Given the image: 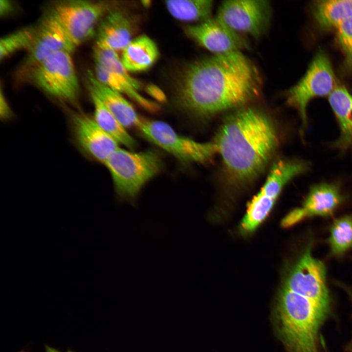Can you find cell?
<instances>
[{"instance_id":"30bf717a","label":"cell","mask_w":352,"mask_h":352,"mask_svg":"<svg viewBox=\"0 0 352 352\" xmlns=\"http://www.w3.org/2000/svg\"><path fill=\"white\" fill-rule=\"evenodd\" d=\"M271 9L267 0H225L220 4L216 17L237 33L258 39L269 27Z\"/></svg>"},{"instance_id":"ac0fdd59","label":"cell","mask_w":352,"mask_h":352,"mask_svg":"<svg viewBox=\"0 0 352 352\" xmlns=\"http://www.w3.org/2000/svg\"><path fill=\"white\" fill-rule=\"evenodd\" d=\"M336 116L340 135L333 146L342 151L352 148V95L343 87H336L329 97Z\"/></svg>"},{"instance_id":"4fadbf2b","label":"cell","mask_w":352,"mask_h":352,"mask_svg":"<svg viewBox=\"0 0 352 352\" xmlns=\"http://www.w3.org/2000/svg\"><path fill=\"white\" fill-rule=\"evenodd\" d=\"M75 140L87 156L104 164L119 148V143L103 130L93 118L84 113H75L71 116Z\"/></svg>"},{"instance_id":"277c9868","label":"cell","mask_w":352,"mask_h":352,"mask_svg":"<svg viewBox=\"0 0 352 352\" xmlns=\"http://www.w3.org/2000/svg\"><path fill=\"white\" fill-rule=\"evenodd\" d=\"M118 197L132 201L144 185L160 171L161 160L155 152H134L118 148L104 163Z\"/></svg>"},{"instance_id":"2e32d148","label":"cell","mask_w":352,"mask_h":352,"mask_svg":"<svg viewBox=\"0 0 352 352\" xmlns=\"http://www.w3.org/2000/svg\"><path fill=\"white\" fill-rule=\"evenodd\" d=\"M89 91L95 94L103 103L125 127H137L141 118L132 106L121 95L99 82L88 70L87 76Z\"/></svg>"},{"instance_id":"8fae6325","label":"cell","mask_w":352,"mask_h":352,"mask_svg":"<svg viewBox=\"0 0 352 352\" xmlns=\"http://www.w3.org/2000/svg\"><path fill=\"white\" fill-rule=\"evenodd\" d=\"M185 31L190 38L214 54L241 52L250 47L242 34L217 17L188 25Z\"/></svg>"},{"instance_id":"7402d4cb","label":"cell","mask_w":352,"mask_h":352,"mask_svg":"<svg viewBox=\"0 0 352 352\" xmlns=\"http://www.w3.org/2000/svg\"><path fill=\"white\" fill-rule=\"evenodd\" d=\"M169 13L176 19L197 23L212 17V0H169L165 2Z\"/></svg>"},{"instance_id":"4dcf8cb0","label":"cell","mask_w":352,"mask_h":352,"mask_svg":"<svg viewBox=\"0 0 352 352\" xmlns=\"http://www.w3.org/2000/svg\"><path fill=\"white\" fill-rule=\"evenodd\" d=\"M0 110L1 112L3 110L4 116L9 113V110L7 106L6 101L5 100L4 95L2 93V89L0 90Z\"/></svg>"},{"instance_id":"44dd1931","label":"cell","mask_w":352,"mask_h":352,"mask_svg":"<svg viewBox=\"0 0 352 352\" xmlns=\"http://www.w3.org/2000/svg\"><path fill=\"white\" fill-rule=\"evenodd\" d=\"M313 14L322 28H337L352 18V0H319L314 4Z\"/></svg>"},{"instance_id":"3957f363","label":"cell","mask_w":352,"mask_h":352,"mask_svg":"<svg viewBox=\"0 0 352 352\" xmlns=\"http://www.w3.org/2000/svg\"><path fill=\"white\" fill-rule=\"evenodd\" d=\"M273 314L288 352H320V331L329 315L316 303L285 288L278 294Z\"/></svg>"},{"instance_id":"1f68e13d","label":"cell","mask_w":352,"mask_h":352,"mask_svg":"<svg viewBox=\"0 0 352 352\" xmlns=\"http://www.w3.org/2000/svg\"><path fill=\"white\" fill-rule=\"evenodd\" d=\"M46 352H59L56 349L51 348L48 346H46Z\"/></svg>"},{"instance_id":"f1b7e54d","label":"cell","mask_w":352,"mask_h":352,"mask_svg":"<svg viewBox=\"0 0 352 352\" xmlns=\"http://www.w3.org/2000/svg\"><path fill=\"white\" fill-rule=\"evenodd\" d=\"M14 9V4L10 0H0V15L1 16H7L11 13Z\"/></svg>"},{"instance_id":"7a4b0ae2","label":"cell","mask_w":352,"mask_h":352,"mask_svg":"<svg viewBox=\"0 0 352 352\" xmlns=\"http://www.w3.org/2000/svg\"><path fill=\"white\" fill-rule=\"evenodd\" d=\"M211 141L230 178L243 183L262 172L279 139L275 125L265 113L243 107L225 118Z\"/></svg>"},{"instance_id":"9a60e30c","label":"cell","mask_w":352,"mask_h":352,"mask_svg":"<svg viewBox=\"0 0 352 352\" xmlns=\"http://www.w3.org/2000/svg\"><path fill=\"white\" fill-rule=\"evenodd\" d=\"M133 29V22L125 12L112 9L98 26L95 46L122 51L132 40Z\"/></svg>"},{"instance_id":"5b68a950","label":"cell","mask_w":352,"mask_h":352,"mask_svg":"<svg viewBox=\"0 0 352 352\" xmlns=\"http://www.w3.org/2000/svg\"><path fill=\"white\" fill-rule=\"evenodd\" d=\"M145 139L184 164L204 163L217 154L212 142H199L177 133L167 123L141 118L136 127Z\"/></svg>"},{"instance_id":"4316f807","label":"cell","mask_w":352,"mask_h":352,"mask_svg":"<svg viewBox=\"0 0 352 352\" xmlns=\"http://www.w3.org/2000/svg\"><path fill=\"white\" fill-rule=\"evenodd\" d=\"M337 38L345 54L346 64L352 67V18L337 28Z\"/></svg>"},{"instance_id":"d4e9b609","label":"cell","mask_w":352,"mask_h":352,"mask_svg":"<svg viewBox=\"0 0 352 352\" xmlns=\"http://www.w3.org/2000/svg\"><path fill=\"white\" fill-rule=\"evenodd\" d=\"M93 58L95 64H98L111 72L124 77L137 90H139L141 88V83L129 74V71L124 66L117 52L95 46Z\"/></svg>"},{"instance_id":"5bb4252c","label":"cell","mask_w":352,"mask_h":352,"mask_svg":"<svg viewBox=\"0 0 352 352\" xmlns=\"http://www.w3.org/2000/svg\"><path fill=\"white\" fill-rule=\"evenodd\" d=\"M345 200L336 184L321 183L313 185L301 207L291 211L283 220L285 227L291 226L304 219L314 217H329Z\"/></svg>"},{"instance_id":"9c48e42d","label":"cell","mask_w":352,"mask_h":352,"mask_svg":"<svg viewBox=\"0 0 352 352\" xmlns=\"http://www.w3.org/2000/svg\"><path fill=\"white\" fill-rule=\"evenodd\" d=\"M335 86V77L330 62L323 52L314 58L304 76L287 91V102L298 111L302 120L301 133L307 126V107L316 96L330 95Z\"/></svg>"},{"instance_id":"f546056e","label":"cell","mask_w":352,"mask_h":352,"mask_svg":"<svg viewBox=\"0 0 352 352\" xmlns=\"http://www.w3.org/2000/svg\"><path fill=\"white\" fill-rule=\"evenodd\" d=\"M336 284H337L338 286L345 290L352 303V287L348 286L341 283L336 282ZM346 352H352V338L346 347Z\"/></svg>"},{"instance_id":"484cf974","label":"cell","mask_w":352,"mask_h":352,"mask_svg":"<svg viewBox=\"0 0 352 352\" xmlns=\"http://www.w3.org/2000/svg\"><path fill=\"white\" fill-rule=\"evenodd\" d=\"M36 30V25L24 27L5 36L0 41V58L2 60L22 49H28Z\"/></svg>"},{"instance_id":"83f0119b","label":"cell","mask_w":352,"mask_h":352,"mask_svg":"<svg viewBox=\"0 0 352 352\" xmlns=\"http://www.w3.org/2000/svg\"><path fill=\"white\" fill-rule=\"evenodd\" d=\"M146 90L147 93L157 101L164 102L166 100L164 93L157 86L150 84L147 86Z\"/></svg>"},{"instance_id":"ffe728a7","label":"cell","mask_w":352,"mask_h":352,"mask_svg":"<svg viewBox=\"0 0 352 352\" xmlns=\"http://www.w3.org/2000/svg\"><path fill=\"white\" fill-rule=\"evenodd\" d=\"M94 76L101 83L121 94H125L145 110L153 112L159 110L160 108L157 104L141 95L132 85L124 77L95 64Z\"/></svg>"},{"instance_id":"6da1fadb","label":"cell","mask_w":352,"mask_h":352,"mask_svg":"<svg viewBox=\"0 0 352 352\" xmlns=\"http://www.w3.org/2000/svg\"><path fill=\"white\" fill-rule=\"evenodd\" d=\"M262 86L257 66L242 52L214 54L189 64L177 86V101L189 114L204 118L243 107Z\"/></svg>"},{"instance_id":"cb8c5ba5","label":"cell","mask_w":352,"mask_h":352,"mask_svg":"<svg viewBox=\"0 0 352 352\" xmlns=\"http://www.w3.org/2000/svg\"><path fill=\"white\" fill-rule=\"evenodd\" d=\"M331 255L340 256L352 248V215L334 220L327 240Z\"/></svg>"},{"instance_id":"d6a6232c","label":"cell","mask_w":352,"mask_h":352,"mask_svg":"<svg viewBox=\"0 0 352 352\" xmlns=\"http://www.w3.org/2000/svg\"><path fill=\"white\" fill-rule=\"evenodd\" d=\"M67 352H72L71 351H67Z\"/></svg>"},{"instance_id":"e0dca14e","label":"cell","mask_w":352,"mask_h":352,"mask_svg":"<svg viewBox=\"0 0 352 352\" xmlns=\"http://www.w3.org/2000/svg\"><path fill=\"white\" fill-rule=\"evenodd\" d=\"M122 52L121 61L126 69L132 72L148 70L159 56L156 44L146 35L132 39Z\"/></svg>"},{"instance_id":"7c38bea8","label":"cell","mask_w":352,"mask_h":352,"mask_svg":"<svg viewBox=\"0 0 352 352\" xmlns=\"http://www.w3.org/2000/svg\"><path fill=\"white\" fill-rule=\"evenodd\" d=\"M74 48L61 25L49 12L36 25V33L27 49L24 64L33 68L57 52H71Z\"/></svg>"},{"instance_id":"ba28073f","label":"cell","mask_w":352,"mask_h":352,"mask_svg":"<svg viewBox=\"0 0 352 352\" xmlns=\"http://www.w3.org/2000/svg\"><path fill=\"white\" fill-rule=\"evenodd\" d=\"M71 52H57L32 68L35 83L48 94L75 102L80 93L79 81Z\"/></svg>"},{"instance_id":"8992f818","label":"cell","mask_w":352,"mask_h":352,"mask_svg":"<svg viewBox=\"0 0 352 352\" xmlns=\"http://www.w3.org/2000/svg\"><path fill=\"white\" fill-rule=\"evenodd\" d=\"M312 247V242L309 241L283 286L309 299L330 313L332 300L327 284L326 266L313 257Z\"/></svg>"},{"instance_id":"603a6c76","label":"cell","mask_w":352,"mask_h":352,"mask_svg":"<svg viewBox=\"0 0 352 352\" xmlns=\"http://www.w3.org/2000/svg\"><path fill=\"white\" fill-rule=\"evenodd\" d=\"M278 197L263 186L248 204L246 214L241 223L242 231L245 233L253 232L268 215Z\"/></svg>"},{"instance_id":"52a82bcc","label":"cell","mask_w":352,"mask_h":352,"mask_svg":"<svg viewBox=\"0 0 352 352\" xmlns=\"http://www.w3.org/2000/svg\"><path fill=\"white\" fill-rule=\"evenodd\" d=\"M112 9L106 2L69 0L55 2L49 13L75 48L94 35L98 22Z\"/></svg>"},{"instance_id":"d6986e66","label":"cell","mask_w":352,"mask_h":352,"mask_svg":"<svg viewBox=\"0 0 352 352\" xmlns=\"http://www.w3.org/2000/svg\"><path fill=\"white\" fill-rule=\"evenodd\" d=\"M94 106L93 118L106 133L114 138L119 144L132 149L136 145L135 140L125 128L107 108L99 98L89 91Z\"/></svg>"}]
</instances>
